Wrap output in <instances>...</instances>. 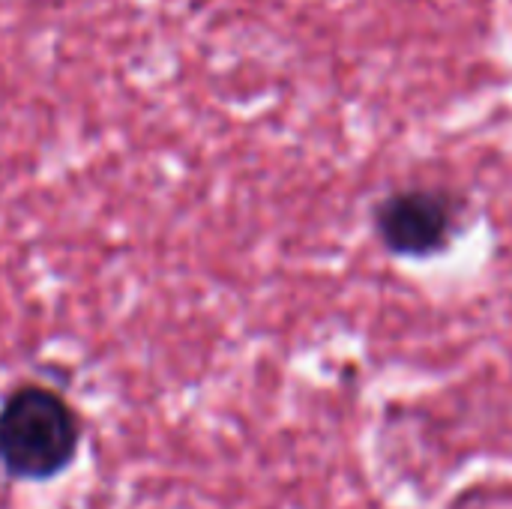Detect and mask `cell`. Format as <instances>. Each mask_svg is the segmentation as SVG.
<instances>
[{"instance_id":"6da1fadb","label":"cell","mask_w":512,"mask_h":509,"mask_svg":"<svg viewBox=\"0 0 512 509\" xmlns=\"http://www.w3.org/2000/svg\"><path fill=\"white\" fill-rule=\"evenodd\" d=\"M78 453V420L69 405L42 390L21 387L0 408V465L15 480H51Z\"/></svg>"},{"instance_id":"7a4b0ae2","label":"cell","mask_w":512,"mask_h":509,"mask_svg":"<svg viewBox=\"0 0 512 509\" xmlns=\"http://www.w3.org/2000/svg\"><path fill=\"white\" fill-rule=\"evenodd\" d=\"M375 228L390 252L429 258L447 249L456 231V210L444 192L405 189L393 192L375 207Z\"/></svg>"}]
</instances>
